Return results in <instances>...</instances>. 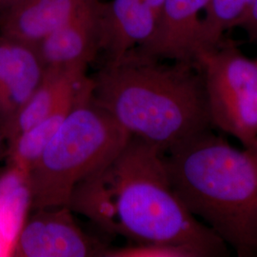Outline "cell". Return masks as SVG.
<instances>
[{"mask_svg":"<svg viewBox=\"0 0 257 257\" xmlns=\"http://www.w3.org/2000/svg\"><path fill=\"white\" fill-rule=\"evenodd\" d=\"M164 156L132 136L110 163L75 188L70 209L133 243L184 246L204 257L227 255L228 246L175 193Z\"/></svg>","mask_w":257,"mask_h":257,"instance_id":"6da1fadb","label":"cell"},{"mask_svg":"<svg viewBox=\"0 0 257 257\" xmlns=\"http://www.w3.org/2000/svg\"><path fill=\"white\" fill-rule=\"evenodd\" d=\"M91 100L133 137L164 154L211 130L202 74L194 63H160L136 52L92 77Z\"/></svg>","mask_w":257,"mask_h":257,"instance_id":"7a4b0ae2","label":"cell"},{"mask_svg":"<svg viewBox=\"0 0 257 257\" xmlns=\"http://www.w3.org/2000/svg\"><path fill=\"white\" fill-rule=\"evenodd\" d=\"M173 188L188 210L235 250L257 254V161L211 130L166 153Z\"/></svg>","mask_w":257,"mask_h":257,"instance_id":"3957f363","label":"cell"},{"mask_svg":"<svg viewBox=\"0 0 257 257\" xmlns=\"http://www.w3.org/2000/svg\"><path fill=\"white\" fill-rule=\"evenodd\" d=\"M88 77L55 137L23 178L33 209L69 206L75 188L110 163L132 137L91 100Z\"/></svg>","mask_w":257,"mask_h":257,"instance_id":"277c9868","label":"cell"},{"mask_svg":"<svg viewBox=\"0 0 257 257\" xmlns=\"http://www.w3.org/2000/svg\"><path fill=\"white\" fill-rule=\"evenodd\" d=\"M202 74L212 128L237 139L244 149L257 140V61L231 40L222 39L194 59Z\"/></svg>","mask_w":257,"mask_h":257,"instance_id":"5b68a950","label":"cell"},{"mask_svg":"<svg viewBox=\"0 0 257 257\" xmlns=\"http://www.w3.org/2000/svg\"><path fill=\"white\" fill-rule=\"evenodd\" d=\"M107 248L76 224L69 206L34 209L19 230L13 256H103Z\"/></svg>","mask_w":257,"mask_h":257,"instance_id":"8992f818","label":"cell"},{"mask_svg":"<svg viewBox=\"0 0 257 257\" xmlns=\"http://www.w3.org/2000/svg\"><path fill=\"white\" fill-rule=\"evenodd\" d=\"M210 0H164L155 35L133 52L156 59L193 63L199 47L200 14Z\"/></svg>","mask_w":257,"mask_h":257,"instance_id":"52a82bcc","label":"cell"},{"mask_svg":"<svg viewBox=\"0 0 257 257\" xmlns=\"http://www.w3.org/2000/svg\"><path fill=\"white\" fill-rule=\"evenodd\" d=\"M100 0H9L0 7V36L37 46Z\"/></svg>","mask_w":257,"mask_h":257,"instance_id":"ba28073f","label":"cell"},{"mask_svg":"<svg viewBox=\"0 0 257 257\" xmlns=\"http://www.w3.org/2000/svg\"><path fill=\"white\" fill-rule=\"evenodd\" d=\"M45 70L37 46L0 36V127L3 135L36 91Z\"/></svg>","mask_w":257,"mask_h":257,"instance_id":"9c48e42d","label":"cell"},{"mask_svg":"<svg viewBox=\"0 0 257 257\" xmlns=\"http://www.w3.org/2000/svg\"><path fill=\"white\" fill-rule=\"evenodd\" d=\"M158 17L143 0L102 2L100 9L101 50L109 61H118L155 35Z\"/></svg>","mask_w":257,"mask_h":257,"instance_id":"30bf717a","label":"cell"},{"mask_svg":"<svg viewBox=\"0 0 257 257\" xmlns=\"http://www.w3.org/2000/svg\"><path fill=\"white\" fill-rule=\"evenodd\" d=\"M102 1L45 37L37 45L45 68L88 67L101 50Z\"/></svg>","mask_w":257,"mask_h":257,"instance_id":"8fae6325","label":"cell"},{"mask_svg":"<svg viewBox=\"0 0 257 257\" xmlns=\"http://www.w3.org/2000/svg\"><path fill=\"white\" fill-rule=\"evenodd\" d=\"M87 67L46 68L36 91L21 107L4 133L6 143L38 121L46 117L65 98L79 86L86 75Z\"/></svg>","mask_w":257,"mask_h":257,"instance_id":"7c38bea8","label":"cell"},{"mask_svg":"<svg viewBox=\"0 0 257 257\" xmlns=\"http://www.w3.org/2000/svg\"><path fill=\"white\" fill-rule=\"evenodd\" d=\"M87 78L88 76H86L74 92L70 93L46 117L19 134L7 144L6 158L10 170L20 175L22 179L35 165L42 152L74 108Z\"/></svg>","mask_w":257,"mask_h":257,"instance_id":"4fadbf2b","label":"cell"},{"mask_svg":"<svg viewBox=\"0 0 257 257\" xmlns=\"http://www.w3.org/2000/svg\"><path fill=\"white\" fill-rule=\"evenodd\" d=\"M253 1L210 0L205 9V17L201 19L199 47L196 56L203 51L217 46L226 31L237 27Z\"/></svg>","mask_w":257,"mask_h":257,"instance_id":"5bb4252c","label":"cell"},{"mask_svg":"<svg viewBox=\"0 0 257 257\" xmlns=\"http://www.w3.org/2000/svg\"><path fill=\"white\" fill-rule=\"evenodd\" d=\"M103 256L204 257L194 248L162 243H133L123 248H107Z\"/></svg>","mask_w":257,"mask_h":257,"instance_id":"9a60e30c","label":"cell"},{"mask_svg":"<svg viewBox=\"0 0 257 257\" xmlns=\"http://www.w3.org/2000/svg\"><path fill=\"white\" fill-rule=\"evenodd\" d=\"M237 27L244 30L250 41L257 43V0L253 1L248 13Z\"/></svg>","mask_w":257,"mask_h":257,"instance_id":"2e32d148","label":"cell"},{"mask_svg":"<svg viewBox=\"0 0 257 257\" xmlns=\"http://www.w3.org/2000/svg\"><path fill=\"white\" fill-rule=\"evenodd\" d=\"M143 1L147 4L151 9L156 13L157 17H158V15H159V13L161 11V8L163 6L164 0H143Z\"/></svg>","mask_w":257,"mask_h":257,"instance_id":"e0dca14e","label":"cell"},{"mask_svg":"<svg viewBox=\"0 0 257 257\" xmlns=\"http://www.w3.org/2000/svg\"><path fill=\"white\" fill-rule=\"evenodd\" d=\"M7 155V143H6V139L4 138L3 132L0 127V159L6 157Z\"/></svg>","mask_w":257,"mask_h":257,"instance_id":"ac0fdd59","label":"cell"},{"mask_svg":"<svg viewBox=\"0 0 257 257\" xmlns=\"http://www.w3.org/2000/svg\"><path fill=\"white\" fill-rule=\"evenodd\" d=\"M246 150H248L249 154L253 156L257 161V140L250 147L246 148Z\"/></svg>","mask_w":257,"mask_h":257,"instance_id":"d6986e66","label":"cell"},{"mask_svg":"<svg viewBox=\"0 0 257 257\" xmlns=\"http://www.w3.org/2000/svg\"><path fill=\"white\" fill-rule=\"evenodd\" d=\"M8 1H9V0H0V7L3 6L4 4H6Z\"/></svg>","mask_w":257,"mask_h":257,"instance_id":"ffe728a7","label":"cell"},{"mask_svg":"<svg viewBox=\"0 0 257 257\" xmlns=\"http://www.w3.org/2000/svg\"><path fill=\"white\" fill-rule=\"evenodd\" d=\"M255 60H256V61H257V58H256V59H255Z\"/></svg>","mask_w":257,"mask_h":257,"instance_id":"44dd1931","label":"cell"}]
</instances>
